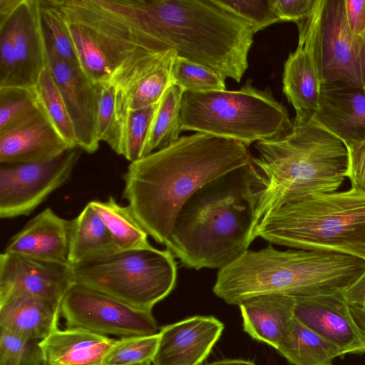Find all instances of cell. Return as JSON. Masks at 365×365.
<instances>
[{
	"label": "cell",
	"mask_w": 365,
	"mask_h": 365,
	"mask_svg": "<svg viewBox=\"0 0 365 365\" xmlns=\"http://www.w3.org/2000/svg\"><path fill=\"white\" fill-rule=\"evenodd\" d=\"M141 47L177 56L240 83L249 67L254 33L215 0H103Z\"/></svg>",
	"instance_id": "6da1fadb"
},
{
	"label": "cell",
	"mask_w": 365,
	"mask_h": 365,
	"mask_svg": "<svg viewBox=\"0 0 365 365\" xmlns=\"http://www.w3.org/2000/svg\"><path fill=\"white\" fill-rule=\"evenodd\" d=\"M244 144L205 133L180 137L166 148L129 164L123 196L136 220L165 245L184 204L210 182L246 166Z\"/></svg>",
	"instance_id": "7a4b0ae2"
},
{
	"label": "cell",
	"mask_w": 365,
	"mask_h": 365,
	"mask_svg": "<svg viewBox=\"0 0 365 365\" xmlns=\"http://www.w3.org/2000/svg\"><path fill=\"white\" fill-rule=\"evenodd\" d=\"M255 147L257 155L250 161L253 232L269 212L282 204L338 191L346 178V145L314 117H295L288 133L258 141Z\"/></svg>",
	"instance_id": "3957f363"
},
{
	"label": "cell",
	"mask_w": 365,
	"mask_h": 365,
	"mask_svg": "<svg viewBox=\"0 0 365 365\" xmlns=\"http://www.w3.org/2000/svg\"><path fill=\"white\" fill-rule=\"evenodd\" d=\"M250 163L207 184L184 204L165 243L189 268L220 269L252 242Z\"/></svg>",
	"instance_id": "277c9868"
},
{
	"label": "cell",
	"mask_w": 365,
	"mask_h": 365,
	"mask_svg": "<svg viewBox=\"0 0 365 365\" xmlns=\"http://www.w3.org/2000/svg\"><path fill=\"white\" fill-rule=\"evenodd\" d=\"M365 270V261L350 255L289 249L271 244L247 250L219 269L214 294L232 305L264 294L307 297L342 292Z\"/></svg>",
	"instance_id": "5b68a950"
},
{
	"label": "cell",
	"mask_w": 365,
	"mask_h": 365,
	"mask_svg": "<svg viewBox=\"0 0 365 365\" xmlns=\"http://www.w3.org/2000/svg\"><path fill=\"white\" fill-rule=\"evenodd\" d=\"M294 249L339 253L365 261V191L315 193L269 212L252 240Z\"/></svg>",
	"instance_id": "8992f818"
},
{
	"label": "cell",
	"mask_w": 365,
	"mask_h": 365,
	"mask_svg": "<svg viewBox=\"0 0 365 365\" xmlns=\"http://www.w3.org/2000/svg\"><path fill=\"white\" fill-rule=\"evenodd\" d=\"M292 127L286 107L269 88L251 79L237 90L185 92L181 131H195L238 141L247 147L288 133Z\"/></svg>",
	"instance_id": "52a82bcc"
},
{
	"label": "cell",
	"mask_w": 365,
	"mask_h": 365,
	"mask_svg": "<svg viewBox=\"0 0 365 365\" xmlns=\"http://www.w3.org/2000/svg\"><path fill=\"white\" fill-rule=\"evenodd\" d=\"M71 267L75 283L146 310L168 296L177 280L175 256L152 245L117 250Z\"/></svg>",
	"instance_id": "ba28073f"
},
{
	"label": "cell",
	"mask_w": 365,
	"mask_h": 365,
	"mask_svg": "<svg viewBox=\"0 0 365 365\" xmlns=\"http://www.w3.org/2000/svg\"><path fill=\"white\" fill-rule=\"evenodd\" d=\"M61 316L68 328H82L103 335L122 338L159 333L152 310L135 308L77 283L64 295Z\"/></svg>",
	"instance_id": "9c48e42d"
},
{
	"label": "cell",
	"mask_w": 365,
	"mask_h": 365,
	"mask_svg": "<svg viewBox=\"0 0 365 365\" xmlns=\"http://www.w3.org/2000/svg\"><path fill=\"white\" fill-rule=\"evenodd\" d=\"M81 149L67 150L44 162L5 164L0 167V217L26 216L71 178Z\"/></svg>",
	"instance_id": "30bf717a"
},
{
	"label": "cell",
	"mask_w": 365,
	"mask_h": 365,
	"mask_svg": "<svg viewBox=\"0 0 365 365\" xmlns=\"http://www.w3.org/2000/svg\"><path fill=\"white\" fill-rule=\"evenodd\" d=\"M364 43L348 26L344 0H324L317 41L322 86L363 88L361 61Z\"/></svg>",
	"instance_id": "8fae6325"
},
{
	"label": "cell",
	"mask_w": 365,
	"mask_h": 365,
	"mask_svg": "<svg viewBox=\"0 0 365 365\" xmlns=\"http://www.w3.org/2000/svg\"><path fill=\"white\" fill-rule=\"evenodd\" d=\"M43 30L48 63L73 126L76 148L93 153L98 149L100 143L97 115L101 83L93 82L79 65L61 58L43 22Z\"/></svg>",
	"instance_id": "7c38bea8"
},
{
	"label": "cell",
	"mask_w": 365,
	"mask_h": 365,
	"mask_svg": "<svg viewBox=\"0 0 365 365\" xmlns=\"http://www.w3.org/2000/svg\"><path fill=\"white\" fill-rule=\"evenodd\" d=\"M323 5L324 0H318L312 14L297 24L298 46L284 65L283 92L296 118H312L319 106L322 83L317 41Z\"/></svg>",
	"instance_id": "4fadbf2b"
},
{
	"label": "cell",
	"mask_w": 365,
	"mask_h": 365,
	"mask_svg": "<svg viewBox=\"0 0 365 365\" xmlns=\"http://www.w3.org/2000/svg\"><path fill=\"white\" fill-rule=\"evenodd\" d=\"M177 54L171 50L129 59L112 75L115 89V112L123 130L128 110L159 103L173 84L172 66Z\"/></svg>",
	"instance_id": "5bb4252c"
},
{
	"label": "cell",
	"mask_w": 365,
	"mask_h": 365,
	"mask_svg": "<svg viewBox=\"0 0 365 365\" xmlns=\"http://www.w3.org/2000/svg\"><path fill=\"white\" fill-rule=\"evenodd\" d=\"M75 283L68 264L43 261L4 252L0 255V301L16 294H28L60 306Z\"/></svg>",
	"instance_id": "9a60e30c"
},
{
	"label": "cell",
	"mask_w": 365,
	"mask_h": 365,
	"mask_svg": "<svg viewBox=\"0 0 365 365\" xmlns=\"http://www.w3.org/2000/svg\"><path fill=\"white\" fill-rule=\"evenodd\" d=\"M295 299L294 317L342 349L345 354L365 352V340L341 292Z\"/></svg>",
	"instance_id": "2e32d148"
},
{
	"label": "cell",
	"mask_w": 365,
	"mask_h": 365,
	"mask_svg": "<svg viewBox=\"0 0 365 365\" xmlns=\"http://www.w3.org/2000/svg\"><path fill=\"white\" fill-rule=\"evenodd\" d=\"M224 329L212 316H194L160 328L153 365H200Z\"/></svg>",
	"instance_id": "e0dca14e"
},
{
	"label": "cell",
	"mask_w": 365,
	"mask_h": 365,
	"mask_svg": "<svg viewBox=\"0 0 365 365\" xmlns=\"http://www.w3.org/2000/svg\"><path fill=\"white\" fill-rule=\"evenodd\" d=\"M15 68L12 87L32 88L48 63L40 0H16L13 9Z\"/></svg>",
	"instance_id": "ac0fdd59"
},
{
	"label": "cell",
	"mask_w": 365,
	"mask_h": 365,
	"mask_svg": "<svg viewBox=\"0 0 365 365\" xmlns=\"http://www.w3.org/2000/svg\"><path fill=\"white\" fill-rule=\"evenodd\" d=\"M71 149L39 109L20 123L0 132V163H38Z\"/></svg>",
	"instance_id": "d6986e66"
},
{
	"label": "cell",
	"mask_w": 365,
	"mask_h": 365,
	"mask_svg": "<svg viewBox=\"0 0 365 365\" xmlns=\"http://www.w3.org/2000/svg\"><path fill=\"white\" fill-rule=\"evenodd\" d=\"M70 227L71 220L48 207L10 238L4 252L69 264Z\"/></svg>",
	"instance_id": "ffe728a7"
},
{
	"label": "cell",
	"mask_w": 365,
	"mask_h": 365,
	"mask_svg": "<svg viewBox=\"0 0 365 365\" xmlns=\"http://www.w3.org/2000/svg\"><path fill=\"white\" fill-rule=\"evenodd\" d=\"M314 118L346 145L365 141V90L352 86H322Z\"/></svg>",
	"instance_id": "44dd1931"
},
{
	"label": "cell",
	"mask_w": 365,
	"mask_h": 365,
	"mask_svg": "<svg viewBox=\"0 0 365 365\" xmlns=\"http://www.w3.org/2000/svg\"><path fill=\"white\" fill-rule=\"evenodd\" d=\"M244 331L277 351L287 339L294 318L295 299L285 294H264L239 305Z\"/></svg>",
	"instance_id": "7402d4cb"
},
{
	"label": "cell",
	"mask_w": 365,
	"mask_h": 365,
	"mask_svg": "<svg viewBox=\"0 0 365 365\" xmlns=\"http://www.w3.org/2000/svg\"><path fill=\"white\" fill-rule=\"evenodd\" d=\"M61 307L28 294L0 301V328L16 335L42 341L58 329Z\"/></svg>",
	"instance_id": "603a6c76"
},
{
	"label": "cell",
	"mask_w": 365,
	"mask_h": 365,
	"mask_svg": "<svg viewBox=\"0 0 365 365\" xmlns=\"http://www.w3.org/2000/svg\"><path fill=\"white\" fill-rule=\"evenodd\" d=\"M117 339L72 327L56 329L41 341L48 365H103Z\"/></svg>",
	"instance_id": "cb8c5ba5"
},
{
	"label": "cell",
	"mask_w": 365,
	"mask_h": 365,
	"mask_svg": "<svg viewBox=\"0 0 365 365\" xmlns=\"http://www.w3.org/2000/svg\"><path fill=\"white\" fill-rule=\"evenodd\" d=\"M117 251L103 221L88 203L79 215L71 220L68 264L101 257Z\"/></svg>",
	"instance_id": "d4e9b609"
},
{
	"label": "cell",
	"mask_w": 365,
	"mask_h": 365,
	"mask_svg": "<svg viewBox=\"0 0 365 365\" xmlns=\"http://www.w3.org/2000/svg\"><path fill=\"white\" fill-rule=\"evenodd\" d=\"M278 352L293 365H327L334 358L345 354L339 346L295 317Z\"/></svg>",
	"instance_id": "484cf974"
},
{
	"label": "cell",
	"mask_w": 365,
	"mask_h": 365,
	"mask_svg": "<svg viewBox=\"0 0 365 365\" xmlns=\"http://www.w3.org/2000/svg\"><path fill=\"white\" fill-rule=\"evenodd\" d=\"M108 230L117 250L150 247L148 234L135 217L130 207L118 204L113 197L105 201L88 202Z\"/></svg>",
	"instance_id": "4316f807"
},
{
	"label": "cell",
	"mask_w": 365,
	"mask_h": 365,
	"mask_svg": "<svg viewBox=\"0 0 365 365\" xmlns=\"http://www.w3.org/2000/svg\"><path fill=\"white\" fill-rule=\"evenodd\" d=\"M185 91L171 86L159 101L146 138L143 158L175 142L180 136V110Z\"/></svg>",
	"instance_id": "83f0119b"
},
{
	"label": "cell",
	"mask_w": 365,
	"mask_h": 365,
	"mask_svg": "<svg viewBox=\"0 0 365 365\" xmlns=\"http://www.w3.org/2000/svg\"><path fill=\"white\" fill-rule=\"evenodd\" d=\"M34 90L47 118L70 148H76L73 126L49 63L41 72Z\"/></svg>",
	"instance_id": "f1b7e54d"
},
{
	"label": "cell",
	"mask_w": 365,
	"mask_h": 365,
	"mask_svg": "<svg viewBox=\"0 0 365 365\" xmlns=\"http://www.w3.org/2000/svg\"><path fill=\"white\" fill-rule=\"evenodd\" d=\"M61 16L66 22L82 71L96 83H109L112 71L95 38L79 23L63 15Z\"/></svg>",
	"instance_id": "f546056e"
},
{
	"label": "cell",
	"mask_w": 365,
	"mask_h": 365,
	"mask_svg": "<svg viewBox=\"0 0 365 365\" xmlns=\"http://www.w3.org/2000/svg\"><path fill=\"white\" fill-rule=\"evenodd\" d=\"M173 84L185 92L226 90L225 78L214 70L175 56L172 66Z\"/></svg>",
	"instance_id": "4dcf8cb0"
},
{
	"label": "cell",
	"mask_w": 365,
	"mask_h": 365,
	"mask_svg": "<svg viewBox=\"0 0 365 365\" xmlns=\"http://www.w3.org/2000/svg\"><path fill=\"white\" fill-rule=\"evenodd\" d=\"M39 109L34 88H0V132L20 123Z\"/></svg>",
	"instance_id": "1f68e13d"
},
{
	"label": "cell",
	"mask_w": 365,
	"mask_h": 365,
	"mask_svg": "<svg viewBox=\"0 0 365 365\" xmlns=\"http://www.w3.org/2000/svg\"><path fill=\"white\" fill-rule=\"evenodd\" d=\"M159 341V333L117 339L107 354L103 365L151 364Z\"/></svg>",
	"instance_id": "d6a6232c"
},
{
	"label": "cell",
	"mask_w": 365,
	"mask_h": 365,
	"mask_svg": "<svg viewBox=\"0 0 365 365\" xmlns=\"http://www.w3.org/2000/svg\"><path fill=\"white\" fill-rule=\"evenodd\" d=\"M158 104L128 110L125 115L123 124L120 155H123L130 163L143 158L149 128Z\"/></svg>",
	"instance_id": "836d02e7"
},
{
	"label": "cell",
	"mask_w": 365,
	"mask_h": 365,
	"mask_svg": "<svg viewBox=\"0 0 365 365\" xmlns=\"http://www.w3.org/2000/svg\"><path fill=\"white\" fill-rule=\"evenodd\" d=\"M0 365H48L41 341L0 328Z\"/></svg>",
	"instance_id": "e575fe53"
},
{
	"label": "cell",
	"mask_w": 365,
	"mask_h": 365,
	"mask_svg": "<svg viewBox=\"0 0 365 365\" xmlns=\"http://www.w3.org/2000/svg\"><path fill=\"white\" fill-rule=\"evenodd\" d=\"M225 10L246 22L252 32L281 22L275 0H215Z\"/></svg>",
	"instance_id": "d590c367"
},
{
	"label": "cell",
	"mask_w": 365,
	"mask_h": 365,
	"mask_svg": "<svg viewBox=\"0 0 365 365\" xmlns=\"http://www.w3.org/2000/svg\"><path fill=\"white\" fill-rule=\"evenodd\" d=\"M97 135L120 155L122 129L115 112V89L110 83H101V96L97 115Z\"/></svg>",
	"instance_id": "8d00e7d4"
},
{
	"label": "cell",
	"mask_w": 365,
	"mask_h": 365,
	"mask_svg": "<svg viewBox=\"0 0 365 365\" xmlns=\"http://www.w3.org/2000/svg\"><path fill=\"white\" fill-rule=\"evenodd\" d=\"M16 0H0V88L12 87L15 60L13 9Z\"/></svg>",
	"instance_id": "74e56055"
},
{
	"label": "cell",
	"mask_w": 365,
	"mask_h": 365,
	"mask_svg": "<svg viewBox=\"0 0 365 365\" xmlns=\"http://www.w3.org/2000/svg\"><path fill=\"white\" fill-rule=\"evenodd\" d=\"M40 1L43 22L51 34L56 53L63 60L79 65L65 21L48 0Z\"/></svg>",
	"instance_id": "f35d334b"
},
{
	"label": "cell",
	"mask_w": 365,
	"mask_h": 365,
	"mask_svg": "<svg viewBox=\"0 0 365 365\" xmlns=\"http://www.w3.org/2000/svg\"><path fill=\"white\" fill-rule=\"evenodd\" d=\"M348 165L346 178L351 186L365 191V141L346 145Z\"/></svg>",
	"instance_id": "ab89813d"
},
{
	"label": "cell",
	"mask_w": 365,
	"mask_h": 365,
	"mask_svg": "<svg viewBox=\"0 0 365 365\" xmlns=\"http://www.w3.org/2000/svg\"><path fill=\"white\" fill-rule=\"evenodd\" d=\"M318 0H275L277 14L282 21L296 24L307 19L313 12Z\"/></svg>",
	"instance_id": "60d3db41"
},
{
	"label": "cell",
	"mask_w": 365,
	"mask_h": 365,
	"mask_svg": "<svg viewBox=\"0 0 365 365\" xmlns=\"http://www.w3.org/2000/svg\"><path fill=\"white\" fill-rule=\"evenodd\" d=\"M346 19L351 32L365 42V0H344Z\"/></svg>",
	"instance_id": "b9f144b4"
},
{
	"label": "cell",
	"mask_w": 365,
	"mask_h": 365,
	"mask_svg": "<svg viewBox=\"0 0 365 365\" xmlns=\"http://www.w3.org/2000/svg\"><path fill=\"white\" fill-rule=\"evenodd\" d=\"M341 292L348 304L364 306L365 304V270Z\"/></svg>",
	"instance_id": "7bdbcfd3"
},
{
	"label": "cell",
	"mask_w": 365,
	"mask_h": 365,
	"mask_svg": "<svg viewBox=\"0 0 365 365\" xmlns=\"http://www.w3.org/2000/svg\"><path fill=\"white\" fill-rule=\"evenodd\" d=\"M349 309L360 334L365 340V309L361 306L349 305Z\"/></svg>",
	"instance_id": "ee69618b"
},
{
	"label": "cell",
	"mask_w": 365,
	"mask_h": 365,
	"mask_svg": "<svg viewBox=\"0 0 365 365\" xmlns=\"http://www.w3.org/2000/svg\"><path fill=\"white\" fill-rule=\"evenodd\" d=\"M205 365H257L254 362L244 359H223L208 363Z\"/></svg>",
	"instance_id": "f6af8a7d"
},
{
	"label": "cell",
	"mask_w": 365,
	"mask_h": 365,
	"mask_svg": "<svg viewBox=\"0 0 365 365\" xmlns=\"http://www.w3.org/2000/svg\"><path fill=\"white\" fill-rule=\"evenodd\" d=\"M361 77H362V83H363V88L365 90V43L361 54Z\"/></svg>",
	"instance_id": "bcb514c9"
},
{
	"label": "cell",
	"mask_w": 365,
	"mask_h": 365,
	"mask_svg": "<svg viewBox=\"0 0 365 365\" xmlns=\"http://www.w3.org/2000/svg\"><path fill=\"white\" fill-rule=\"evenodd\" d=\"M138 365H151V364H138Z\"/></svg>",
	"instance_id": "7dc6e473"
},
{
	"label": "cell",
	"mask_w": 365,
	"mask_h": 365,
	"mask_svg": "<svg viewBox=\"0 0 365 365\" xmlns=\"http://www.w3.org/2000/svg\"><path fill=\"white\" fill-rule=\"evenodd\" d=\"M361 307H363L365 309V304L364 306H361Z\"/></svg>",
	"instance_id": "c3c4849f"
},
{
	"label": "cell",
	"mask_w": 365,
	"mask_h": 365,
	"mask_svg": "<svg viewBox=\"0 0 365 365\" xmlns=\"http://www.w3.org/2000/svg\"><path fill=\"white\" fill-rule=\"evenodd\" d=\"M327 365H331V364H327Z\"/></svg>",
	"instance_id": "681fc988"
}]
</instances>
